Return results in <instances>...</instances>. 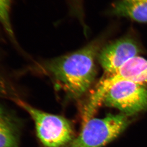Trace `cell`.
Segmentation results:
<instances>
[{
  "label": "cell",
  "mask_w": 147,
  "mask_h": 147,
  "mask_svg": "<svg viewBox=\"0 0 147 147\" xmlns=\"http://www.w3.org/2000/svg\"><path fill=\"white\" fill-rule=\"evenodd\" d=\"M103 38L94 40L77 51L41 63V71L55 79L70 96L78 98L90 88L96 76V59Z\"/></svg>",
  "instance_id": "6da1fadb"
},
{
  "label": "cell",
  "mask_w": 147,
  "mask_h": 147,
  "mask_svg": "<svg viewBox=\"0 0 147 147\" xmlns=\"http://www.w3.org/2000/svg\"><path fill=\"white\" fill-rule=\"evenodd\" d=\"M11 100L30 116L44 147L68 146L74 140L72 125L65 117L40 110L18 96Z\"/></svg>",
  "instance_id": "7a4b0ae2"
},
{
  "label": "cell",
  "mask_w": 147,
  "mask_h": 147,
  "mask_svg": "<svg viewBox=\"0 0 147 147\" xmlns=\"http://www.w3.org/2000/svg\"><path fill=\"white\" fill-rule=\"evenodd\" d=\"M129 124L127 116L122 113L92 118L83 125L79 135L67 147H104L120 135Z\"/></svg>",
  "instance_id": "3957f363"
},
{
  "label": "cell",
  "mask_w": 147,
  "mask_h": 147,
  "mask_svg": "<svg viewBox=\"0 0 147 147\" xmlns=\"http://www.w3.org/2000/svg\"><path fill=\"white\" fill-rule=\"evenodd\" d=\"M102 104L127 116L136 114L147 109V86L127 81L117 82L105 94Z\"/></svg>",
  "instance_id": "277c9868"
},
{
  "label": "cell",
  "mask_w": 147,
  "mask_h": 147,
  "mask_svg": "<svg viewBox=\"0 0 147 147\" xmlns=\"http://www.w3.org/2000/svg\"><path fill=\"white\" fill-rule=\"evenodd\" d=\"M141 52L137 42L129 36L123 37L102 47L98 54V61L106 76L114 73L130 58Z\"/></svg>",
  "instance_id": "5b68a950"
},
{
  "label": "cell",
  "mask_w": 147,
  "mask_h": 147,
  "mask_svg": "<svg viewBox=\"0 0 147 147\" xmlns=\"http://www.w3.org/2000/svg\"><path fill=\"white\" fill-rule=\"evenodd\" d=\"M21 129L17 117L0 105V147H20Z\"/></svg>",
  "instance_id": "8992f818"
},
{
  "label": "cell",
  "mask_w": 147,
  "mask_h": 147,
  "mask_svg": "<svg viewBox=\"0 0 147 147\" xmlns=\"http://www.w3.org/2000/svg\"><path fill=\"white\" fill-rule=\"evenodd\" d=\"M110 13L140 23H147V0H117L112 4Z\"/></svg>",
  "instance_id": "52a82bcc"
},
{
  "label": "cell",
  "mask_w": 147,
  "mask_h": 147,
  "mask_svg": "<svg viewBox=\"0 0 147 147\" xmlns=\"http://www.w3.org/2000/svg\"><path fill=\"white\" fill-rule=\"evenodd\" d=\"M130 65L133 81L138 83L147 82V60L136 56L130 59Z\"/></svg>",
  "instance_id": "ba28073f"
},
{
  "label": "cell",
  "mask_w": 147,
  "mask_h": 147,
  "mask_svg": "<svg viewBox=\"0 0 147 147\" xmlns=\"http://www.w3.org/2000/svg\"><path fill=\"white\" fill-rule=\"evenodd\" d=\"M12 0H0V25L6 32L13 37V28L10 20V9Z\"/></svg>",
  "instance_id": "9c48e42d"
},
{
  "label": "cell",
  "mask_w": 147,
  "mask_h": 147,
  "mask_svg": "<svg viewBox=\"0 0 147 147\" xmlns=\"http://www.w3.org/2000/svg\"><path fill=\"white\" fill-rule=\"evenodd\" d=\"M17 97L14 94L13 88L7 79L0 71V98H9L12 99Z\"/></svg>",
  "instance_id": "30bf717a"
}]
</instances>
